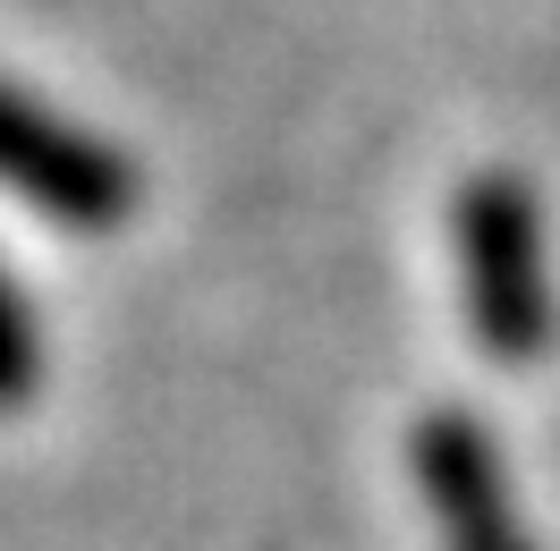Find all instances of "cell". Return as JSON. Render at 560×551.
Returning <instances> with one entry per match:
<instances>
[{
	"instance_id": "obj_1",
	"label": "cell",
	"mask_w": 560,
	"mask_h": 551,
	"mask_svg": "<svg viewBox=\"0 0 560 551\" xmlns=\"http://www.w3.org/2000/svg\"><path fill=\"white\" fill-rule=\"evenodd\" d=\"M458 238V289L467 331L501 374L544 365L552 348V255H544V204L518 171H476L451 204Z\"/></svg>"
},
{
	"instance_id": "obj_2",
	"label": "cell",
	"mask_w": 560,
	"mask_h": 551,
	"mask_svg": "<svg viewBox=\"0 0 560 551\" xmlns=\"http://www.w3.org/2000/svg\"><path fill=\"white\" fill-rule=\"evenodd\" d=\"M0 187L69 238H110L137 212V162L9 77H0Z\"/></svg>"
},
{
	"instance_id": "obj_3",
	"label": "cell",
	"mask_w": 560,
	"mask_h": 551,
	"mask_svg": "<svg viewBox=\"0 0 560 551\" xmlns=\"http://www.w3.org/2000/svg\"><path fill=\"white\" fill-rule=\"evenodd\" d=\"M408 467H417V492H424V517H433L442 551H544L476 408H424Z\"/></svg>"
},
{
	"instance_id": "obj_4",
	"label": "cell",
	"mask_w": 560,
	"mask_h": 551,
	"mask_svg": "<svg viewBox=\"0 0 560 551\" xmlns=\"http://www.w3.org/2000/svg\"><path fill=\"white\" fill-rule=\"evenodd\" d=\"M35 390H43V323L26 306V289L9 280V263H0V415L26 408Z\"/></svg>"
}]
</instances>
